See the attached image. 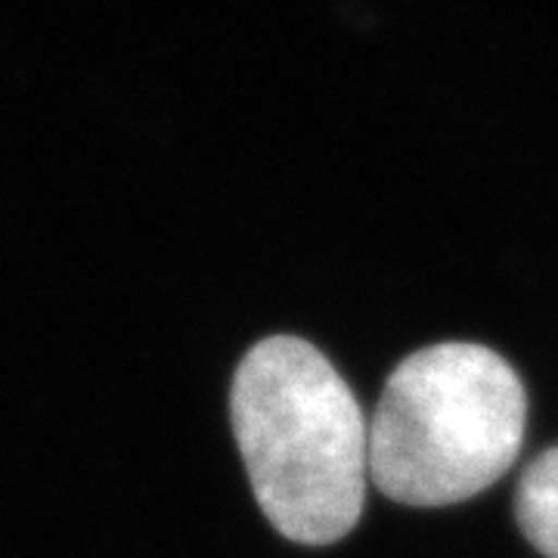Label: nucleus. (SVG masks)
<instances>
[{"mask_svg":"<svg viewBox=\"0 0 558 558\" xmlns=\"http://www.w3.org/2000/svg\"><path fill=\"white\" fill-rule=\"evenodd\" d=\"M233 428L255 499L282 537L326 546L354 531L369 478V425L314 344L258 341L233 379Z\"/></svg>","mask_w":558,"mask_h":558,"instance_id":"1","label":"nucleus"},{"mask_svg":"<svg viewBox=\"0 0 558 558\" xmlns=\"http://www.w3.org/2000/svg\"><path fill=\"white\" fill-rule=\"evenodd\" d=\"M527 398L497 351L444 341L400 360L369 422V478L403 506H453L519 459Z\"/></svg>","mask_w":558,"mask_h":558,"instance_id":"2","label":"nucleus"},{"mask_svg":"<svg viewBox=\"0 0 558 558\" xmlns=\"http://www.w3.org/2000/svg\"><path fill=\"white\" fill-rule=\"evenodd\" d=\"M515 521L537 553L558 558V447L524 469L515 490Z\"/></svg>","mask_w":558,"mask_h":558,"instance_id":"3","label":"nucleus"}]
</instances>
